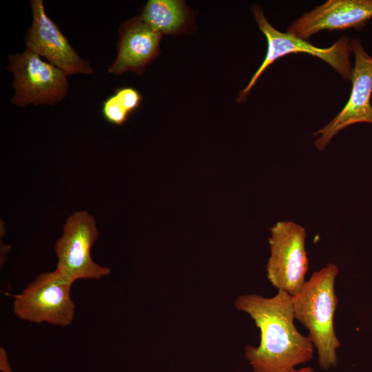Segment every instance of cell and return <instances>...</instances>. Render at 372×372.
<instances>
[{
  "instance_id": "1",
  "label": "cell",
  "mask_w": 372,
  "mask_h": 372,
  "mask_svg": "<svg viewBox=\"0 0 372 372\" xmlns=\"http://www.w3.org/2000/svg\"><path fill=\"white\" fill-rule=\"evenodd\" d=\"M247 313L260 331L258 347L247 345L245 355L254 372H290L313 357L314 346L294 324L291 296L278 290L269 298L244 294L234 302Z\"/></svg>"
},
{
  "instance_id": "2",
  "label": "cell",
  "mask_w": 372,
  "mask_h": 372,
  "mask_svg": "<svg viewBox=\"0 0 372 372\" xmlns=\"http://www.w3.org/2000/svg\"><path fill=\"white\" fill-rule=\"evenodd\" d=\"M338 273V266L329 262L315 271L300 292L291 296L295 319L308 330V337L318 351V364L324 370L337 365L336 351L341 346L333 325L338 305L335 282Z\"/></svg>"
},
{
  "instance_id": "3",
  "label": "cell",
  "mask_w": 372,
  "mask_h": 372,
  "mask_svg": "<svg viewBox=\"0 0 372 372\" xmlns=\"http://www.w3.org/2000/svg\"><path fill=\"white\" fill-rule=\"evenodd\" d=\"M252 11L260 31L267 41V50L264 61L254 73L247 85L239 92L238 103L243 102L265 70L277 59L292 53H306L316 56L330 65L345 80H351L353 67L350 62L351 52L349 39L343 36L329 48L313 45L309 41L288 32H282L274 28L265 18L258 5Z\"/></svg>"
},
{
  "instance_id": "4",
  "label": "cell",
  "mask_w": 372,
  "mask_h": 372,
  "mask_svg": "<svg viewBox=\"0 0 372 372\" xmlns=\"http://www.w3.org/2000/svg\"><path fill=\"white\" fill-rule=\"evenodd\" d=\"M73 282L55 269L39 276L14 296L13 312L21 320L67 327L73 321L76 307L71 298Z\"/></svg>"
},
{
  "instance_id": "5",
  "label": "cell",
  "mask_w": 372,
  "mask_h": 372,
  "mask_svg": "<svg viewBox=\"0 0 372 372\" xmlns=\"http://www.w3.org/2000/svg\"><path fill=\"white\" fill-rule=\"evenodd\" d=\"M7 68L13 74L15 105H52L67 94L68 74L29 49L10 55Z\"/></svg>"
},
{
  "instance_id": "6",
  "label": "cell",
  "mask_w": 372,
  "mask_h": 372,
  "mask_svg": "<svg viewBox=\"0 0 372 372\" xmlns=\"http://www.w3.org/2000/svg\"><path fill=\"white\" fill-rule=\"evenodd\" d=\"M270 233L267 278L278 290L295 296L304 286L309 268L305 229L294 222L282 220L271 228Z\"/></svg>"
},
{
  "instance_id": "7",
  "label": "cell",
  "mask_w": 372,
  "mask_h": 372,
  "mask_svg": "<svg viewBox=\"0 0 372 372\" xmlns=\"http://www.w3.org/2000/svg\"><path fill=\"white\" fill-rule=\"evenodd\" d=\"M99 235L96 221L87 211L73 213L63 227V234L54 245L56 270L72 282L78 280H99L110 269L96 263L91 249Z\"/></svg>"
},
{
  "instance_id": "8",
  "label": "cell",
  "mask_w": 372,
  "mask_h": 372,
  "mask_svg": "<svg viewBox=\"0 0 372 372\" xmlns=\"http://www.w3.org/2000/svg\"><path fill=\"white\" fill-rule=\"evenodd\" d=\"M351 47L355 56L351 94L342 110L313 133L317 136L314 144L319 151H324L333 137L345 127L357 123H372V56L366 53L358 39L351 41Z\"/></svg>"
},
{
  "instance_id": "9",
  "label": "cell",
  "mask_w": 372,
  "mask_h": 372,
  "mask_svg": "<svg viewBox=\"0 0 372 372\" xmlns=\"http://www.w3.org/2000/svg\"><path fill=\"white\" fill-rule=\"evenodd\" d=\"M32 23L28 30L24 43L48 62L68 75L92 74L90 63L72 48L57 25L45 12L43 0L30 1Z\"/></svg>"
},
{
  "instance_id": "10",
  "label": "cell",
  "mask_w": 372,
  "mask_h": 372,
  "mask_svg": "<svg viewBox=\"0 0 372 372\" xmlns=\"http://www.w3.org/2000/svg\"><path fill=\"white\" fill-rule=\"evenodd\" d=\"M372 18V0H329L304 13L287 28L302 39L324 30L362 28Z\"/></svg>"
},
{
  "instance_id": "11",
  "label": "cell",
  "mask_w": 372,
  "mask_h": 372,
  "mask_svg": "<svg viewBox=\"0 0 372 372\" xmlns=\"http://www.w3.org/2000/svg\"><path fill=\"white\" fill-rule=\"evenodd\" d=\"M162 36L139 16L127 20L119 29L117 56L108 72L116 75L127 71L142 74L147 65L159 54Z\"/></svg>"
},
{
  "instance_id": "12",
  "label": "cell",
  "mask_w": 372,
  "mask_h": 372,
  "mask_svg": "<svg viewBox=\"0 0 372 372\" xmlns=\"http://www.w3.org/2000/svg\"><path fill=\"white\" fill-rule=\"evenodd\" d=\"M190 12L184 1L149 0L139 17L162 34H178L185 30Z\"/></svg>"
},
{
  "instance_id": "13",
  "label": "cell",
  "mask_w": 372,
  "mask_h": 372,
  "mask_svg": "<svg viewBox=\"0 0 372 372\" xmlns=\"http://www.w3.org/2000/svg\"><path fill=\"white\" fill-rule=\"evenodd\" d=\"M101 111L104 118L116 125L123 124L130 115L114 94L103 102Z\"/></svg>"
},
{
  "instance_id": "14",
  "label": "cell",
  "mask_w": 372,
  "mask_h": 372,
  "mask_svg": "<svg viewBox=\"0 0 372 372\" xmlns=\"http://www.w3.org/2000/svg\"><path fill=\"white\" fill-rule=\"evenodd\" d=\"M114 94L130 114L140 107L143 100L140 92L132 87L118 88Z\"/></svg>"
},
{
  "instance_id": "15",
  "label": "cell",
  "mask_w": 372,
  "mask_h": 372,
  "mask_svg": "<svg viewBox=\"0 0 372 372\" xmlns=\"http://www.w3.org/2000/svg\"><path fill=\"white\" fill-rule=\"evenodd\" d=\"M1 368L4 372H11V370L8 366L7 356L3 348L1 347Z\"/></svg>"
},
{
  "instance_id": "16",
  "label": "cell",
  "mask_w": 372,
  "mask_h": 372,
  "mask_svg": "<svg viewBox=\"0 0 372 372\" xmlns=\"http://www.w3.org/2000/svg\"><path fill=\"white\" fill-rule=\"evenodd\" d=\"M290 372H315L311 367H303L299 370L293 369Z\"/></svg>"
}]
</instances>
